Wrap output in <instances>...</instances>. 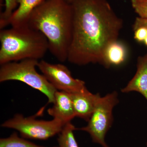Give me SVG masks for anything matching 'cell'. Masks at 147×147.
<instances>
[{
	"mask_svg": "<svg viewBox=\"0 0 147 147\" xmlns=\"http://www.w3.org/2000/svg\"><path fill=\"white\" fill-rule=\"evenodd\" d=\"M126 51L122 43L118 41L112 43L106 51L105 57L108 68L112 65H119L125 60Z\"/></svg>",
	"mask_w": 147,
	"mask_h": 147,
	"instance_id": "12",
	"label": "cell"
},
{
	"mask_svg": "<svg viewBox=\"0 0 147 147\" xmlns=\"http://www.w3.org/2000/svg\"><path fill=\"white\" fill-rule=\"evenodd\" d=\"M0 147H45L36 144L28 141L23 137L18 136L16 132H13L6 138L0 139Z\"/></svg>",
	"mask_w": 147,
	"mask_h": 147,
	"instance_id": "14",
	"label": "cell"
},
{
	"mask_svg": "<svg viewBox=\"0 0 147 147\" xmlns=\"http://www.w3.org/2000/svg\"><path fill=\"white\" fill-rule=\"evenodd\" d=\"M45 0H18V7L8 21L11 27H19L27 24L32 11Z\"/></svg>",
	"mask_w": 147,
	"mask_h": 147,
	"instance_id": "11",
	"label": "cell"
},
{
	"mask_svg": "<svg viewBox=\"0 0 147 147\" xmlns=\"http://www.w3.org/2000/svg\"><path fill=\"white\" fill-rule=\"evenodd\" d=\"M70 94L76 117L88 122L94 112L101 95L99 93H92L87 88Z\"/></svg>",
	"mask_w": 147,
	"mask_h": 147,
	"instance_id": "8",
	"label": "cell"
},
{
	"mask_svg": "<svg viewBox=\"0 0 147 147\" xmlns=\"http://www.w3.org/2000/svg\"><path fill=\"white\" fill-rule=\"evenodd\" d=\"M76 127L71 122L66 124L58 134L59 147H79L74 136Z\"/></svg>",
	"mask_w": 147,
	"mask_h": 147,
	"instance_id": "13",
	"label": "cell"
},
{
	"mask_svg": "<svg viewBox=\"0 0 147 147\" xmlns=\"http://www.w3.org/2000/svg\"><path fill=\"white\" fill-rule=\"evenodd\" d=\"M119 102L116 91L101 96L86 126L76 128V130L87 132L94 143L102 147H110L105 142V136L113 124V109Z\"/></svg>",
	"mask_w": 147,
	"mask_h": 147,
	"instance_id": "5",
	"label": "cell"
},
{
	"mask_svg": "<svg viewBox=\"0 0 147 147\" xmlns=\"http://www.w3.org/2000/svg\"><path fill=\"white\" fill-rule=\"evenodd\" d=\"M27 24L46 37L49 51L58 61L67 60L73 27L71 4L64 0H45L32 11Z\"/></svg>",
	"mask_w": 147,
	"mask_h": 147,
	"instance_id": "2",
	"label": "cell"
},
{
	"mask_svg": "<svg viewBox=\"0 0 147 147\" xmlns=\"http://www.w3.org/2000/svg\"><path fill=\"white\" fill-rule=\"evenodd\" d=\"M143 43H144V44H145V45H146V46H147V36L146 37V39H145L144 41V42Z\"/></svg>",
	"mask_w": 147,
	"mask_h": 147,
	"instance_id": "20",
	"label": "cell"
},
{
	"mask_svg": "<svg viewBox=\"0 0 147 147\" xmlns=\"http://www.w3.org/2000/svg\"><path fill=\"white\" fill-rule=\"evenodd\" d=\"M64 1L66 2L67 3H68L71 4L74 1V0H64Z\"/></svg>",
	"mask_w": 147,
	"mask_h": 147,
	"instance_id": "19",
	"label": "cell"
},
{
	"mask_svg": "<svg viewBox=\"0 0 147 147\" xmlns=\"http://www.w3.org/2000/svg\"><path fill=\"white\" fill-rule=\"evenodd\" d=\"M37 67L57 90L72 94L87 88L84 81L72 77L71 71L64 65L41 60Z\"/></svg>",
	"mask_w": 147,
	"mask_h": 147,
	"instance_id": "7",
	"label": "cell"
},
{
	"mask_svg": "<svg viewBox=\"0 0 147 147\" xmlns=\"http://www.w3.org/2000/svg\"><path fill=\"white\" fill-rule=\"evenodd\" d=\"M132 8L139 17L147 18V0H131Z\"/></svg>",
	"mask_w": 147,
	"mask_h": 147,
	"instance_id": "16",
	"label": "cell"
},
{
	"mask_svg": "<svg viewBox=\"0 0 147 147\" xmlns=\"http://www.w3.org/2000/svg\"><path fill=\"white\" fill-rule=\"evenodd\" d=\"M146 146H147V143H146Z\"/></svg>",
	"mask_w": 147,
	"mask_h": 147,
	"instance_id": "21",
	"label": "cell"
},
{
	"mask_svg": "<svg viewBox=\"0 0 147 147\" xmlns=\"http://www.w3.org/2000/svg\"><path fill=\"white\" fill-rule=\"evenodd\" d=\"M0 64L28 59L38 60L49 50V42L42 33L28 24L0 31Z\"/></svg>",
	"mask_w": 147,
	"mask_h": 147,
	"instance_id": "3",
	"label": "cell"
},
{
	"mask_svg": "<svg viewBox=\"0 0 147 147\" xmlns=\"http://www.w3.org/2000/svg\"><path fill=\"white\" fill-rule=\"evenodd\" d=\"M59 147L57 146V147Z\"/></svg>",
	"mask_w": 147,
	"mask_h": 147,
	"instance_id": "22",
	"label": "cell"
},
{
	"mask_svg": "<svg viewBox=\"0 0 147 147\" xmlns=\"http://www.w3.org/2000/svg\"><path fill=\"white\" fill-rule=\"evenodd\" d=\"M134 38L139 42H144L147 36V29L144 27H139L134 30Z\"/></svg>",
	"mask_w": 147,
	"mask_h": 147,
	"instance_id": "17",
	"label": "cell"
},
{
	"mask_svg": "<svg viewBox=\"0 0 147 147\" xmlns=\"http://www.w3.org/2000/svg\"><path fill=\"white\" fill-rule=\"evenodd\" d=\"M37 60L28 59L20 62H12L1 65L0 82L18 81L42 92L48 98V103H53L57 90L43 74L37 71Z\"/></svg>",
	"mask_w": 147,
	"mask_h": 147,
	"instance_id": "4",
	"label": "cell"
},
{
	"mask_svg": "<svg viewBox=\"0 0 147 147\" xmlns=\"http://www.w3.org/2000/svg\"><path fill=\"white\" fill-rule=\"evenodd\" d=\"M73 27L67 60L79 66L99 64L108 69L106 51L118 41L123 27L107 0H74Z\"/></svg>",
	"mask_w": 147,
	"mask_h": 147,
	"instance_id": "1",
	"label": "cell"
},
{
	"mask_svg": "<svg viewBox=\"0 0 147 147\" xmlns=\"http://www.w3.org/2000/svg\"><path fill=\"white\" fill-rule=\"evenodd\" d=\"M144 27L147 29V18H143L137 17L132 25L133 31L139 27Z\"/></svg>",
	"mask_w": 147,
	"mask_h": 147,
	"instance_id": "18",
	"label": "cell"
},
{
	"mask_svg": "<svg viewBox=\"0 0 147 147\" xmlns=\"http://www.w3.org/2000/svg\"><path fill=\"white\" fill-rule=\"evenodd\" d=\"M121 92L123 93L137 92L147 101V53L138 58L136 73Z\"/></svg>",
	"mask_w": 147,
	"mask_h": 147,
	"instance_id": "10",
	"label": "cell"
},
{
	"mask_svg": "<svg viewBox=\"0 0 147 147\" xmlns=\"http://www.w3.org/2000/svg\"><path fill=\"white\" fill-rule=\"evenodd\" d=\"M5 9L1 13L0 17V28L4 29L8 25V21L16 7L18 5V0H5Z\"/></svg>",
	"mask_w": 147,
	"mask_h": 147,
	"instance_id": "15",
	"label": "cell"
},
{
	"mask_svg": "<svg viewBox=\"0 0 147 147\" xmlns=\"http://www.w3.org/2000/svg\"><path fill=\"white\" fill-rule=\"evenodd\" d=\"M65 124L56 119L50 121L36 119L34 116L24 117L16 114L1 126L18 131L25 139L47 140L58 134Z\"/></svg>",
	"mask_w": 147,
	"mask_h": 147,
	"instance_id": "6",
	"label": "cell"
},
{
	"mask_svg": "<svg viewBox=\"0 0 147 147\" xmlns=\"http://www.w3.org/2000/svg\"><path fill=\"white\" fill-rule=\"evenodd\" d=\"M53 104V107L47 110V113L53 119L59 120L66 124L71 122L76 117L70 94L57 91Z\"/></svg>",
	"mask_w": 147,
	"mask_h": 147,
	"instance_id": "9",
	"label": "cell"
}]
</instances>
